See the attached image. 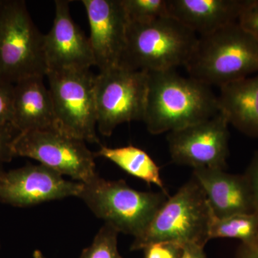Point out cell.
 Returning a JSON list of instances; mask_svg holds the SVG:
<instances>
[{"mask_svg": "<svg viewBox=\"0 0 258 258\" xmlns=\"http://www.w3.org/2000/svg\"><path fill=\"white\" fill-rule=\"evenodd\" d=\"M219 113L210 86L174 70L147 72L143 121L154 135L169 133L210 119Z\"/></svg>", "mask_w": 258, "mask_h": 258, "instance_id": "obj_1", "label": "cell"}, {"mask_svg": "<svg viewBox=\"0 0 258 258\" xmlns=\"http://www.w3.org/2000/svg\"><path fill=\"white\" fill-rule=\"evenodd\" d=\"M185 68L192 79L222 87L258 73V41L238 23L230 24L198 37Z\"/></svg>", "mask_w": 258, "mask_h": 258, "instance_id": "obj_2", "label": "cell"}, {"mask_svg": "<svg viewBox=\"0 0 258 258\" xmlns=\"http://www.w3.org/2000/svg\"><path fill=\"white\" fill-rule=\"evenodd\" d=\"M213 216L203 187L192 176L167 199L143 233L134 238L131 249L141 250L158 242L204 248L210 240Z\"/></svg>", "mask_w": 258, "mask_h": 258, "instance_id": "obj_3", "label": "cell"}, {"mask_svg": "<svg viewBox=\"0 0 258 258\" xmlns=\"http://www.w3.org/2000/svg\"><path fill=\"white\" fill-rule=\"evenodd\" d=\"M198 40L195 32L171 16L148 23H129L120 66L147 72L185 67Z\"/></svg>", "mask_w": 258, "mask_h": 258, "instance_id": "obj_4", "label": "cell"}, {"mask_svg": "<svg viewBox=\"0 0 258 258\" xmlns=\"http://www.w3.org/2000/svg\"><path fill=\"white\" fill-rule=\"evenodd\" d=\"M169 197L161 191H138L124 180H106L98 174L83 183L78 198L105 223L135 238L146 230Z\"/></svg>", "mask_w": 258, "mask_h": 258, "instance_id": "obj_5", "label": "cell"}, {"mask_svg": "<svg viewBox=\"0 0 258 258\" xmlns=\"http://www.w3.org/2000/svg\"><path fill=\"white\" fill-rule=\"evenodd\" d=\"M44 35L22 0H0V81L46 76Z\"/></svg>", "mask_w": 258, "mask_h": 258, "instance_id": "obj_6", "label": "cell"}, {"mask_svg": "<svg viewBox=\"0 0 258 258\" xmlns=\"http://www.w3.org/2000/svg\"><path fill=\"white\" fill-rule=\"evenodd\" d=\"M55 128L85 142L99 144L96 134L95 75L91 70L49 71Z\"/></svg>", "mask_w": 258, "mask_h": 258, "instance_id": "obj_7", "label": "cell"}, {"mask_svg": "<svg viewBox=\"0 0 258 258\" xmlns=\"http://www.w3.org/2000/svg\"><path fill=\"white\" fill-rule=\"evenodd\" d=\"M97 127L110 137L118 125L142 120L147 93V71L118 66L95 76Z\"/></svg>", "mask_w": 258, "mask_h": 258, "instance_id": "obj_8", "label": "cell"}, {"mask_svg": "<svg viewBox=\"0 0 258 258\" xmlns=\"http://www.w3.org/2000/svg\"><path fill=\"white\" fill-rule=\"evenodd\" d=\"M15 157L30 158L42 165L86 183L98 175L94 153L86 142L56 128L20 132L13 143Z\"/></svg>", "mask_w": 258, "mask_h": 258, "instance_id": "obj_9", "label": "cell"}, {"mask_svg": "<svg viewBox=\"0 0 258 258\" xmlns=\"http://www.w3.org/2000/svg\"><path fill=\"white\" fill-rule=\"evenodd\" d=\"M229 123L220 113L169 132L166 137L171 159L179 165L225 170L229 156Z\"/></svg>", "mask_w": 258, "mask_h": 258, "instance_id": "obj_10", "label": "cell"}, {"mask_svg": "<svg viewBox=\"0 0 258 258\" xmlns=\"http://www.w3.org/2000/svg\"><path fill=\"white\" fill-rule=\"evenodd\" d=\"M83 183L64 179L42 164L0 173V203L28 208L69 197H79Z\"/></svg>", "mask_w": 258, "mask_h": 258, "instance_id": "obj_11", "label": "cell"}, {"mask_svg": "<svg viewBox=\"0 0 258 258\" xmlns=\"http://www.w3.org/2000/svg\"><path fill=\"white\" fill-rule=\"evenodd\" d=\"M90 43L99 71L120 66L126 45L128 20L120 0H83Z\"/></svg>", "mask_w": 258, "mask_h": 258, "instance_id": "obj_12", "label": "cell"}, {"mask_svg": "<svg viewBox=\"0 0 258 258\" xmlns=\"http://www.w3.org/2000/svg\"><path fill=\"white\" fill-rule=\"evenodd\" d=\"M70 1L55 2V18L50 31L44 35V54L47 72L86 70L96 66L89 38L76 25Z\"/></svg>", "mask_w": 258, "mask_h": 258, "instance_id": "obj_13", "label": "cell"}, {"mask_svg": "<svg viewBox=\"0 0 258 258\" xmlns=\"http://www.w3.org/2000/svg\"><path fill=\"white\" fill-rule=\"evenodd\" d=\"M195 178L206 195L212 212L218 218L255 213L253 196L244 174L220 169H193Z\"/></svg>", "mask_w": 258, "mask_h": 258, "instance_id": "obj_14", "label": "cell"}, {"mask_svg": "<svg viewBox=\"0 0 258 258\" xmlns=\"http://www.w3.org/2000/svg\"><path fill=\"white\" fill-rule=\"evenodd\" d=\"M245 0H168L169 15L200 35L237 23Z\"/></svg>", "mask_w": 258, "mask_h": 258, "instance_id": "obj_15", "label": "cell"}, {"mask_svg": "<svg viewBox=\"0 0 258 258\" xmlns=\"http://www.w3.org/2000/svg\"><path fill=\"white\" fill-rule=\"evenodd\" d=\"M43 78L30 76L14 84L12 124L18 132L55 128L52 98Z\"/></svg>", "mask_w": 258, "mask_h": 258, "instance_id": "obj_16", "label": "cell"}, {"mask_svg": "<svg viewBox=\"0 0 258 258\" xmlns=\"http://www.w3.org/2000/svg\"><path fill=\"white\" fill-rule=\"evenodd\" d=\"M217 105L219 113L229 124L248 137L258 138V74L220 87Z\"/></svg>", "mask_w": 258, "mask_h": 258, "instance_id": "obj_17", "label": "cell"}, {"mask_svg": "<svg viewBox=\"0 0 258 258\" xmlns=\"http://www.w3.org/2000/svg\"><path fill=\"white\" fill-rule=\"evenodd\" d=\"M94 156L111 161L131 176L149 185H155L163 192L168 193L161 178L160 167L143 149L133 145L116 148L103 146Z\"/></svg>", "mask_w": 258, "mask_h": 258, "instance_id": "obj_18", "label": "cell"}, {"mask_svg": "<svg viewBox=\"0 0 258 258\" xmlns=\"http://www.w3.org/2000/svg\"><path fill=\"white\" fill-rule=\"evenodd\" d=\"M210 240L215 238L237 239L242 244L252 243L258 240V215L241 214L218 218L212 217L210 230Z\"/></svg>", "mask_w": 258, "mask_h": 258, "instance_id": "obj_19", "label": "cell"}, {"mask_svg": "<svg viewBox=\"0 0 258 258\" xmlns=\"http://www.w3.org/2000/svg\"><path fill=\"white\" fill-rule=\"evenodd\" d=\"M128 23H144L170 16L168 0H120Z\"/></svg>", "mask_w": 258, "mask_h": 258, "instance_id": "obj_20", "label": "cell"}, {"mask_svg": "<svg viewBox=\"0 0 258 258\" xmlns=\"http://www.w3.org/2000/svg\"><path fill=\"white\" fill-rule=\"evenodd\" d=\"M118 232L108 223L100 229L92 244L83 250L79 258H123L118 250Z\"/></svg>", "mask_w": 258, "mask_h": 258, "instance_id": "obj_21", "label": "cell"}, {"mask_svg": "<svg viewBox=\"0 0 258 258\" xmlns=\"http://www.w3.org/2000/svg\"><path fill=\"white\" fill-rule=\"evenodd\" d=\"M144 258H181L184 246L172 242H158L144 247Z\"/></svg>", "mask_w": 258, "mask_h": 258, "instance_id": "obj_22", "label": "cell"}, {"mask_svg": "<svg viewBox=\"0 0 258 258\" xmlns=\"http://www.w3.org/2000/svg\"><path fill=\"white\" fill-rule=\"evenodd\" d=\"M20 133L12 123L0 125V173L4 171L3 166L15 157L13 143Z\"/></svg>", "mask_w": 258, "mask_h": 258, "instance_id": "obj_23", "label": "cell"}, {"mask_svg": "<svg viewBox=\"0 0 258 258\" xmlns=\"http://www.w3.org/2000/svg\"><path fill=\"white\" fill-rule=\"evenodd\" d=\"M237 23L258 41V0H245Z\"/></svg>", "mask_w": 258, "mask_h": 258, "instance_id": "obj_24", "label": "cell"}, {"mask_svg": "<svg viewBox=\"0 0 258 258\" xmlns=\"http://www.w3.org/2000/svg\"><path fill=\"white\" fill-rule=\"evenodd\" d=\"M13 101L14 84L0 81V125L12 123Z\"/></svg>", "mask_w": 258, "mask_h": 258, "instance_id": "obj_25", "label": "cell"}, {"mask_svg": "<svg viewBox=\"0 0 258 258\" xmlns=\"http://www.w3.org/2000/svg\"><path fill=\"white\" fill-rule=\"evenodd\" d=\"M244 174L248 180L253 196L255 213L258 215V152L254 154Z\"/></svg>", "mask_w": 258, "mask_h": 258, "instance_id": "obj_26", "label": "cell"}, {"mask_svg": "<svg viewBox=\"0 0 258 258\" xmlns=\"http://www.w3.org/2000/svg\"><path fill=\"white\" fill-rule=\"evenodd\" d=\"M237 258H258V240L252 243L241 244Z\"/></svg>", "mask_w": 258, "mask_h": 258, "instance_id": "obj_27", "label": "cell"}, {"mask_svg": "<svg viewBox=\"0 0 258 258\" xmlns=\"http://www.w3.org/2000/svg\"><path fill=\"white\" fill-rule=\"evenodd\" d=\"M181 258H208L204 252L203 247L197 246L187 245L184 247Z\"/></svg>", "mask_w": 258, "mask_h": 258, "instance_id": "obj_28", "label": "cell"}, {"mask_svg": "<svg viewBox=\"0 0 258 258\" xmlns=\"http://www.w3.org/2000/svg\"><path fill=\"white\" fill-rule=\"evenodd\" d=\"M33 258H45V256L43 255V254L42 253L41 251L38 250V249H37V250H35V252H34Z\"/></svg>", "mask_w": 258, "mask_h": 258, "instance_id": "obj_29", "label": "cell"}, {"mask_svg": "<svg viewBox=\"0 0 258 258\" xmlns=\"http://www.w3.org/2000/svg\"><path fill=\"white\" fill-rule=\"evenodd\" d=\"M0 246H1V244H0Z\"/></svg>", "mask_w": 258, "mask_h": 258, "instance_id": "obj_30", "label": "cell"}]
</instances>
